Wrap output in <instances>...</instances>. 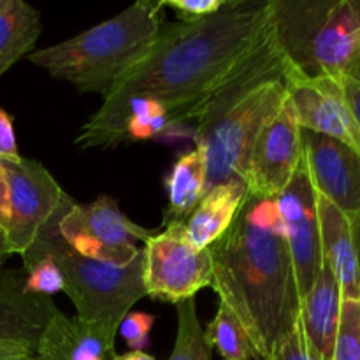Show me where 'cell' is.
<instances>
[{"instance_id": "cell-1", "label": "cell", "mask_w": 360, "mask_h": 360, "mask_svg": "<svg viewBox=\"0 0 360 360\" xmlns=\"http://www.w3.org/2000/svg\"><path fill=\"white\" fill-rule=\"evenodd\" d=\"M271 18V0H227L199 23H164L158 37L104 94L102 105L81 127V148L116 146L122 116L130 105L151 104L172 127L197 115Z\"/></svg>"}, {"instance_id": "cell-2", "label": "cell", "mask_w": 360, "mask_h": 360, "mask_svg": "<svg viewBox=\"0 0 360 360\" xmlns=\"http://www.w3.org/2000/svg\"><path fill=\"white\" fill-rule=\"evenodd\" d=\"M211 288L239 320L259 360H271L301 313L294 260L276 199L248 193L231 229L210 246Z\"/></svg>"}, {"instance_id": "cell-3", "label": "cell", "mask_w": 360, "mask_h": 360, "mask_svg": "<svg viewBox=\"0 0 360 360\" xmlns=\"http://www.w3.org/2000/svg\"><path fill=\"white\" fill-rule=\"evenodd\" d=\"M294 70L269 18L262 34L195 118L193 139L206 169V192L224 183L243 181L257 137L287 101Z\"/></svg>"}, {"instance_id": "cell-4", "label": "cell", "mask_w": 360, "mask_h": 360, "mask_svg": "<svg viewBox=\"0 0 360 360\" xmlns=\"http://www.w3.org/2000/svg\"><path fill=\"white\" fill-rule=\"evenodd\" d=\"M162 9L160 0H139L111 20L27 58L79 91L104 95L158 37L164 25Z\"/></svg>"}, {"instance_id": "cell-5", "label": "cell", "mask_w": 360, "mask_h": 360, "mask_svg": "<svg viewBox=\"0 0 360 360\" xmlns=\"http://www.w3.org/2000/svg\"><path fill=\"white\" fill-rule=\"evenodd\" d=\"M74 204L72 197L65 193L56 213L39 231L21 260L27 264L42 257L51 259L63 276V292L76 306V319L101 333L105 341L115 343L122 320L146 295L143 281L144 253L141 252L125 267L98 262L77 253L60 232V221Z\"/></svg>"}, {"instance_id": "cell-6", "label": "cell", "mask_w": 360, "mask_h": 360, "mask_svg": "<svg viewBox=\"0 0 360 360\" xmlns=\"http://www.w3.org/2000/svg\"><path fill=\"white\" fill-rule=\"evenodd\" d=\"M274 35L308 79L348 72L360 51V0H271Z\"/></svg>"}, {"instance_id": "cell-7", "label": "cell", "mask_w": 360, "mask_h": 360, "mask_svg": "<svg viewBox=\"0 0 360 360\" xmlns=\"http://www.w3.org/2000/svg\"><path fill=\"white\" fill-rule=\"evenodd\" d=\"M60 232L77 253L116 267L132 264L143 252L136 243H146L157 234L134 224L108 195L90 204H74L63 214Z\"/></svg>"}, {"instance_id": "cell-8", "label": "cell", "mask_w": 360, "mask_h": 360, "mask_svg": "<svg viewBox=\"0 0 360 360\" xmlns=\"http://www.w3.org/2000/svg\"><path fill=\"white\" fill-rule=\"evenodd\" d=\"M143 253L144 290L151 299L178 304L211 287L213 260L210 248H193L186 241L183 224L164 227L160 234L144 243Z\"/></svg>"}, {"instance_id": "cell-9", "label": "cell", "mask_w": 360, "mask_h": 360, "mask_svg": "<svg viewBox=\"0 0 360 360\" xmlns=\"http://www.w3.org/2000/svg\"><path fill=\"white\" fill-rule=\"evenodd\" d=\"M7 179L6 236L13 255H23L62 204L65 192L37 160H0Z\"/></svg>"}, {"instance_id": "cell-10", "label": "cell", "mask_w": 360, "mask_h": 360, "mask_svg": "<svg viewBox=\"0 0 360 360\" xmlns=\"http://www.w3.org/2000/svg\"><path fill=\"white\" fill-rule=\"evenodd\" d=\"M304 157L301 125L290 98L262 129L250 153L243 181L248 193L276 199L290 183Z\"/></svg>"}, {"instance_id": "cell-11", "label": "cell", "mask_w": 360, "mask_h": 360, "mask_svg": "<svg viewBox=\"0 0 360 360\" xmlns=\"http://www.w3.org/2000/svg\"><path fill=\"white\" fill-rule=\"evenodd\" d=\"M276 204L288 250L294 260L299 294L302 299L311 290L322 269L316 190L313 186L304 157L295 174L292 176L290 183L276 197Z\"/></svg>"}, {"instance_id": "cell-12", "label": "cell", "mask_w": 360, "mask_h": 360, "mask_svg": "<svg viewBox=\"0 0 360 360\" xmlns=\"http://www.w3.org/2000/svg\"><path fill=\"white\" fill-rule=\"evenodd\" d=\"M288 98L301 129L340 141L360 157V127L336 77L308 79L292 72Z\"/></svg>"}, {"instance_id": "cell-13", "label": "cell", "mask_w": 360, "mask_h": 360, "mask_svg": "<svg viewBox=\"0 0 360 360\" xmlns=\"http://www.w3.org/2000/svg\"><path fill=\"white\" fill-rule=\"evenodd\" d=\"M306 165L316 193L348 218L360 213V157L354 150L313 130L301 129Z\"/></svg>"}, {"instance_id": "cell-14", "label": "cell", "mask_w": 360, "mask_h": 360, "mask_svg": "<svg viewBox=\"0 0 360 360\" xmlns=\"http://www.w3.org/2000/svg\"><path fill=\"white\" fill-rule=\"evenodd\" d=\"M58 313L51 297L28 290L23 269L0 267V343L35 354L42 334Z\"/></svg>"}, {"instance_id": "cell-15", "label": "cell", "mask_w": 360, "mask_h": 360, "mask_svg": "<svg viewBox=\"0 0 360 360\" xmlns=\"http://www.w3.org/2000/svg\"><path fill=\"white\" fill-rule=\"evenodd\" d=\"M322 264L333 271L343 301H360V273L350 218L316 193Z\"/></svg>"}, {"instance_id": "cell-16", "label": "cell", "mask_w": 360, "mask_h": 360, "mask_svg": "<svg viewBox=\"0 0 360 360\" xmlns=\"http://www.w3.org/2000/svg\"><path fill=\"white\" fill-rule=\"evenodd\" d=\"M341 288L333 271L322 264L311 290L301 299V322L308 345L319 360H333L341 315Z\"/></svg>"}, {"instance_id": "cell-17", "label": "cell", "mask_w": 360, "mask_h": 360, "mask_svg": "<svg viewBox=\"0 0 360 360\" xmlns=\"http://www.w3.org/2000/svg\"><path fill=\"white\" fill-rule=\"evenodd\" d=\"M246 195L248 186L241 179L207 190L188 218L183 221L186 241L197 250H207L214 245L231 229Z\"/></svg>"}, {"instance_id": "cell-18", "label": "cell", "mask_w": 360, "mask_h": 360, "mask_svg": "<svg viewBox=\"0 0 360 360\" xmlns=\"http://www.w3.org/2000/svg\"><path fill=\"white\" fill-rule=\"evenodd\" d=\"M35 355L42 360H115V343H109L76 316L62 311L49 322Z\"/></svg>"}, {"instance_id": "cell-19", "label": "cell", "mask_w": 360, "mask_h": 360, "mask_svg": "<svg viewBox=\"0 0 360 360\" xmlns=\"http://www.w3.org/2000/svg\"><path fill=\"white\" fill-rule=\"evenodd\" d=\"M167 190V211L164 227L183 224L206 193V169L202 155L197 148L183 153L165 178Z\"/></svg>"}, {"instance_id": "cell-20", "label": "cell", "mask_w": 360, "mask_h": 360, "mask_svg": "<svg viewBox=\"0 0 360 360\" xmlns=\"http://www.w3.org/2000/svg\"><path fill=\"white\" fill-rule=\"evenodd\" d=\"M41 32V13L30 4L0 0V76L34 48Z\"/></svg>"}, {"instance_id": "cell-21", "label": "cell", "mask_w": 360, "mask_h": 360, "mask_svg": "<svg viewBox=\"0 0 360 360\" xmlns=\"http://www.w3.org/2000/svg\"><path fill=\"white\" fill-rule=\"evenodd\" d=\"M204 336L224 360H259L248 334L231 309L221 302L218 304L214 319L204 330Z\"/></svg>"}, {"instance_id": "cell-22", "label": "cell", "mask_w": 360, "mask_h": 360, "mask_svg": "<svg viewBox=\"0 0 360 360\" xmlns=\"http://www.w3.org/2000/svg\"><path fill=\"white\" fill-rule=\"evenodd\" d=\"M178 333L169 360H213V348L206 341L204 329L197 316L195 297L176 304Z\"/></svg>"}, {"instance_id": "cell-23", "label": "cell", "mask_w": 360, "mask_h": 360, "mask_svg": "<svg viewBox=\"0 0 360 360\" xmlns=\"http://www.w3.org/2000/svg\"><path fill=\"white\" fill-rule=\"evenodd\" d=\"M333 360H360V301L341 302Z\"/></svg>"}, {"instance_id": "cell-24", "label": "cell", "mask_w": 360, "mask_h": 360, "mask_svg": "<svg viewBox=\"0 0 360 360\" xmlns=\"http://www.w3.org/2000/svg\"><path fill=\"white\" fill-rule=\"evenodd\" d=\"M27 273V288L32 294L51 297L56 292L63 290V276L58 266L48 257L23 264Z\"/></svg>"}, {"instance_id": "cell-25", "label": "cell", "mask_w": 360, "mask_h": 360, "mask_svg": "<svg viewBox=\"0 0 360 360\" xmlns=\"http://www.w3.org/2000/svg\"><path fill=\"white\" fill-rule=\"evenodd\" d=\"M162 7H171L181 23H199L224 9L227 0H160Z\"/></svg>"}, {"instance_id": "cell-26", "label": "cell", "mask_w": 360, "mask_h": 360, "mask_svg": "<svg viewBox=\"0 0 360 360\" xmlns=\"http://www.w3.org/2000/svg\"><path fill=\"white\" fill-rule=\"evenodd\" d=\"M155 316L148 315V313H136L130 311L125 315V319L120 323L118 330L122 336L125 338L127 345L132 352H143L146 348L148 341H150V330L153 327Z\"/></svg>"}, {"instance_id": "cell-27", "label": "cell", "mask_w": 360, "mask_h": 360, "mask_svg": "<svg viewBox=\"0 0 360 360\" xmlns=\"http://www.w3.org/2000/svg\"><path fill=\"white\" fill-rule=\"evenodd\" d=\"M271 360H319L308 345L301 322H297L294 330L278 345Z\"/></svg>"}, {"instance_id": "cell-28", "label": "cell", "mask_w": 360, "mask_h": 360, "mask_svg": "<svg viewBox=\"0 0 360 360\" xmlns=\"http://www.w3.org/2000/svg\"><path fill=\"white\" fill-rule=\"evenodd\" d=\"M16 134H14L13 118L0 108V160H20Z\"/></svg>"}, {"instance_id": "cell-29", "label": "cell", "mask_w": 360, "mask_h": 360, "mask_svg": "<svg viewBox=\"0 0 360 360\" xmlns=\"http://www.w3.org/2000/svg\"><path fill=\"white\" fill-rule=\"evenodd\" d=\"M340 81H341V86H343L345 97H347L348 104H350L355 120H357L360 127V83L359 81L352 79L350 76H341Z\"/></svg>"}, {"instance_id": "cell-30", "label": "cell", "mask_w": 360, "mask_h": 360, "mask_svg": "<svg viewBox=\"0 0 360 360\" xmlns=\"http://www.w3.org/2000/svg\"><path fill=\"white\" fill-rule=\"evenodd\" d=\"M35 354L28 348L0 343V360H34Z\"/></svg>"}, {"instance_id": "cell-31", "label": "cell", "mask_w": 360, "mask_h": 360, "mask_svg": "<svg viewBox=\"0 0 360 360\" xmlns=\"http://www.w3.org/2000/svg\"><path fill=\"white\" fill-rule=\"evenodd\" d=\"M7 179L6 172H4L2 162H0V229L6 231L7 227Z\"/></svg>"}, {"instance_id": "cell-32", "label": "cell", "mask_w": 360, "mask_h": 360, "mask_svg": "<svg viewBox=\"0 0 360 360\" xmlns=\"http://www.w3.org/2000/svg\"><path fill=\"white\" fill-rule=\"evenodd\" d=\"M350 224H352V234H354V245H355V253H357L359 273H360V213L350 218Z\"/></svg>"}, {"instance_id": "cell-33", "label": "cell", "mask_w": 360, "mask_h": 360, "mask_svg": "<svg viewBox=\"0 0 360 360\" xmlns=\"http://www.w3.org/2000/svg\"><path fill=\"white\" fill-rule=\"evenodd\" d=\"M11 255H13V252H11V246H9V241H7L6 231H4V229H0V264H2L4 260L9 259Z\"/></svg>"}, {"instance_id": "cell-34", "label": "cell", "mask_w": 360, "mask_h": 360, "mask_svg": "<svg viewBox=\"0 0 360 360\" xmlns=\"http://www.w3.org/2000/svg\"><path fill=\"white\" fill-rule=\"evenodd\" d=\"M115 360H157L144 352H129L125 355H116Z\"/></svg>"}, {"instance_id": "cell-35", "label": "cell", "mask_w": 360, "mask_h": 360, "mask_svg": "<svg viewBox=\"0 0 360 360\" xmlns=\"http://www.w3.org/2000/svg\"><path fill=\"white\" fill-rule=\"evenodd\" d=\"M345 76H350L352 79L359 81V83H360V51H359V55L355 56L354 63H352L350 69H348V72L345 74Z\"/></svg>"}, {"instance_id": "cell-36", "label": "cell", "mask_w": 360, "mask_h": 360, "mask_svg": "<svg viewBox=\"0 0 360 360\" xmlns=\"http://www.w3.org/2000/svg\"><path fill=\"white\" fill-rule=\"evenodd\" d=\"M34 360H42V359H39V357H37V355H35V357H34Z\"/></svg>"}]
</instances>
